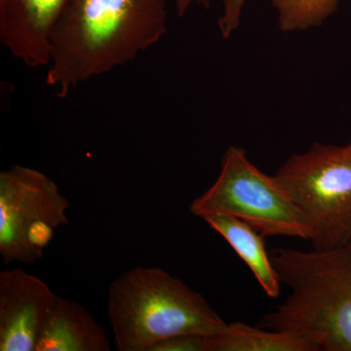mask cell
<instances>
[{"mask_svg":"<svg viewBox=\"0 0 351 351\" xmlns=\"http://www.w3.org/2000/svg\"><path fill=\"white\" fill-rule=\"evenodd\" d=\"M176 11H177L179 17H184L193 4H198L209 9L211 6V0H174Z\"/></svg>","mask_w":351,"mask_h":351,"instance_id":"9a60e30c","label":"cell"},{"mask_svg":"<svg viewBox=\"0 0 351 351\" xmlns=\"http://www.w3.org/2000/svg\"><path fill=\"white\" fill-rule=\"evenodd\" d=\"M306 215L313 250L339 248L351 239V157L345 147L315 143L292 154L274 175Z\"/></svg>","mask_w":351,"mask_h":351,"instance_id":"5b68a950","label":"cell"},{"mask_svg":"<svg viewBox=\"0 0 351 351\" xmlns=\"http://www.w3.org/2000/svg\"><path fill=\"white\" fill-rule=\"evenodd\" d=\"M204 221L237 252L257 279L263 292L269 298L276 299L279 297L282 283L265 250V237L248 223L234 217L213 215L205 218Z\"/></svg>","mask_w":351,"mask_h":351,"instance_id":"30bf717a","label":"cell"},{"mask_svg":"<svg viewBox=\"0 0 351 351\" xmlns=\"http://www.w3.org/2000/svg\"><path fill=\"white\" fill-rule=\"evenodd\" d=\"M271 262L290 290L260 327L306 335L323 351H351V239L332 250L274 251Z\"/></svg>","mask_w":351,"mask_h":351,"instance_id":"7a4b0ae2","label":"cell"},{"mask_svg":"<svg viewBox=\"0 0 351 351\" xmlns=\"http://www.w3.org/2000/svg\"><path fill=\"white\" fill-rule=\"evenodd\" d=\"M207 351H320L306 335L291 330L253 327L242 322L226 324L208 337Z\"/></svg>","mask_w":351,"mask_h":351,"instance_id":"8fae6325","label":"cell"},{"mask_svg":"<svg viewBox=\"0 0 351 351\" xmlns=\"http://www.w3.org/2000/svg\"><path fill=\"white\" fill-rule=\"evenodd\" d=\"M221 3L223 13L218 21L219 32L223 38H230L239 27L245 0H221Z\"/></svg>","mask_w":351,"mask_h":351,"instance_id":"5bb4252c","label":"cell"},{"mask_svg":"<svg viewBox=\"0 0 351 351\" xmlns=\"http://www.w3.org/2000/svg\"><path fill=\"white\" fill-rule=\"evenodd\" d=\"M104 328L75 301L58 295L36 351H110Z\"/></svg>","mask_w":351,"mask_h":351,"instance_id":"9c48e42d","label":"cell"},{"mask_svg":"<svg viewBox=\"0 0 351 351\" xmlns=\"http://www.w3.org/2000/svg\"><path fill=\"white\" fill-rule=\"evenodd\" d=\"M68 2L0 0V41L25 66H49L51 34Z\"/></svg>","mask_w":351,"mask_h":351,"instance_id":"ba28073f","label":"cell"},{"mask_svg":"<svg viewBox=\"0 0 351 351\" xmlns=\"http://www.w3.org/2000/svg\"><path fill=\"white\" fill-rule=\"evenodd\" d=\"M58 295L21 269L0 272V351H36Z\"/></svg>","mask_w":351,"mask_h":351,"instance_id":"52a82bcc","label":"cell"},{"mask_svg":"<svg viewBox=\"0 0 351 351\" xmlns=\"http://www.w3.org/2000/svg\"><path fill=\"white\" fill-rule=\"evenodd\" d=\"M107 311L119 351H149L178 335L212 337L228 324L202 295L160 267H134L114 279Z\"/></svg>","mask_w":351,"mask_h":351,"instance_id":"3957f363","label":"cell"},{"mask_svg":"<svg viewBox=\"0 0 351 351\" xmlns=\"http://www.w3.org/2000/svg\"><path fill=\"white\" fill-rule=\"evenodd\" d=\"M283 32L306 31L320 27L336 12L339 0H270Z\"/></svg>","mask_w":351,"mask_h":351,"instance_id":"7c38bea8","label":"cell"},{"mask_svg":"<svg viewBox=\"0 0 351 351\" xmlns=\"http://www.w3.org/2000/svg\"><path fill=\"white\" fill-rule=\"evenodd\" d=\"M189 210L203 219L213 215L234 217L265 237L311 240V226L306 215L274 176L258 170L242 147L232 145L226 149L218 179L193 201Z\"/></svg>","mask_w":351,"mask_h":351,"instance_id":"277c9868","label":"cell"},{"mask_svg":"<svg viewBox=\"0 0 351 351\" xmlns=\"http://www.w3.org/2000/svg\"><path fill=\"white\" fill-rule=\"evenodd\" d=\"M167 32L165 0H69L51 34L45 83L59 98L133 61Z\"/></svg>","mask_w":351,"mask_h":351,"instance_id":"6da1fadb","label":"cell"},{"mask_svg":"<svg viewBox=\"0 0 351 351\" xmlns=\"http://www.w3.org/2000/svg\"><path fill=\"white\" fill-rule=\"evenodd\" d=\"M69 200L39 170L11 166L0 173V256L5 265L43 258L55 230L69 223Z\"/></svg>","mask_w":351,"mask_h":351,"instance_id":"8992f818","label":"cell"},{"mask_svg":"<svg viewBox=\"0 0 351 351\" xmlns=\"http://www.w3.org/2000/svg\"><path fill=\"white\" fill-rule=\"evenodd\" d=\"M345 149L346 152V154H348L351 157V141L350 143H348V145H345Z\"/></svg>","mask_w":351,"mask_h":351,"instance_id":"2e32d148","label":"cell"},{"mask_svg":"<svg viewBox=\"0 0 351 351\" xmlns=\"http://www.w3.org/2000/svg\"><path fill=\"white\" fill-rule=\"evenodd\" d=\"M207 336L184 334L158 341L149 351H207Z\"/></svg>","mask_w":351,"mask_h":351,"instance_id":"4fadbf2b","label":"cell"}]
</instances>
